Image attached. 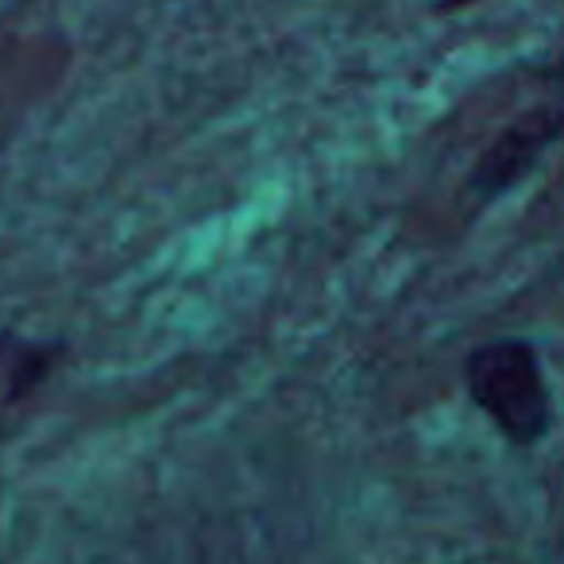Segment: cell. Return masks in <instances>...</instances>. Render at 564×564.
<instances>
[{"instance_id":"6da1fadb","label":"cell","mask_w":564,"mask_h":564,"mask_svg":"<svg viewBox=\"0 0 564 564\" xmlns=\"http://www.w3.org/2000/svg\"><path fill=\"white\" fill-rule=\"evenodd\" d=\"M464 387L510 445L533 448L553 430V394L530 340L507 337L471 348L464 360Z\"/></svg>"},{"instance_id":"7a4b0ae2","label":"cell","mask_w":564,"mask_h":564,"mask_svg":"<svg viewBox=\"0 0 564 564\" xmlns=\"http://www.w3.org/2000/svg\"><path fill=\"white\" fill-rule=\"evenodd\" d=\"M556 140H564V101L556 105H538L525 109L518 120H510L499 132V140L479 155V163L471 166L468 189L479 202H495L507 189H514L533 166L545 159V151Z\"/></svg>"},{"instance_id":"3957f363","label":"cell","mask_w":564,"mask_h":564,"mask_svg":"<svg viewBox=\"0 0 564 564\" xmlns=\"http://www.w3.org/2000/svg\"><path fill=\"white\" fill-rule=\"evenodd\" d=\"M58 360H63V345L55 340H24L12 333L0 337V376L9 383V399L32 394L55 371Z\"/></svg>"},{"instance_id":"277c9868","label":"cell","mask_w":564,"mask_h":564,"mask_svg":"<svg viewBox=\"0 0 564 564\" xmlns=\"http://www.w3.org/2000/svg\"><path fill=\"white\" fill-rule=\"evenodd\" d=\"M468 4H476V0H433L437 12H460V9H468Z\"/></svg>"},{"instance_id":"5b68a950","label":"cell","mask_w":564,"mask_h":564,"mask_svg":"<svg viewBox=\"0 0 564 564\" xmlns=\"http://www.w3.org/2000/svg\"><path fill=\"white\" fill-rule=\"evenodd\" d=\"M545 82H553V86H561V89H564V55L556 58V63L545 70Z\"/></svg>"}]
</instances>
